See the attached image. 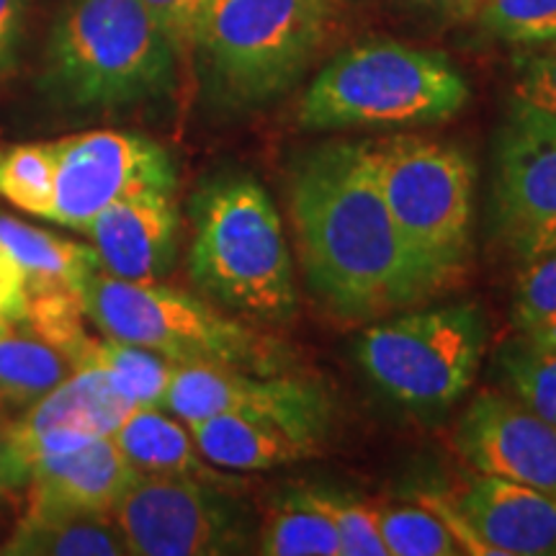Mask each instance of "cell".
<instances>
[{
  "label": "cell",
  "instance_id": "obj_1",
  "mask_svg": "<svg viewBox=\"0 0 556 556\" xmlns=\"http://www.w3.org/2000/svg\"><path fill=\"white\" fill-rule=\"evenodd\" d=\"M289 208L312 294L336 317L381 319L451 287L394 222L366 142L304 152L289 176Z\"/></svg>",
  "mask_w": 556,
  "mask_h": 556
},
{
  "label": "cell",
  "instance_id": "obj_2",
  "mask_svg": "<svg viewBox=\"0 0 556 556\" xmlns=\"http://www.w3.org/2000/svg\"><path fill=\"white\" fill-rule=\"evenodd\" d=\"M178 60L142 0H67L47 41L41 88L73 109L137 106L176 88Z\"/></svg>",
  "mask_w": 556,
  "mask_h": 556
},
{
  "label": "cell",
  "instance_id": "obj_3",
  "mask_svg": "<svg viewBox=\"0 0 556 556\" xmlns=\"http://www.w3.org/2000/svg\"><path fill=\"white\" fill-rule=\"evenodd\" d=\"M193 283L225 309L261 323H289L299 299L283 222L250 176H219L191 204Z\"/></svg>",
  "mask_w": 556,
  "mask_h": 556
},
{
  "label": "cell",
  "instance_id": "obj_4",
  "mask_svg": "<svg viewBox=\"0 0 556 556\" xmlns=\"http://www.w3.org/2000/svg\"><path fill=\"white\" fill-rule=\"evenodd\" d=\"M467 75L446 54L394 39H366L312 78L296 122L312 131L426 127L467 109Z\"/></svg>",
  "mask_w": 556,
  "mask_h": 556
},
{
  "label": "cell",
  "instance_id": "obj_5",
  "mask_svg": "<svg viewBox=\"0 0 556 556\" xmlns=\"http://www.w3.org/2000/svg\"><path fill=\"white\" fill-rule=\"evenodd\" d=\"M336 21V0H212L193 54L222 101L255 109L302 80Z\"/></svg>",
  "mask_w": 556,
  "mask_h": 556
},
{
  "label": "cell",
  "instance_id": "obj_6",
  "mask_svg": "<svg viewBox=\"0 0 556 556\" xmlns=\"http://www.w3.org/2000/svg\"><path fill=\"white\" fill-rule=\"evenodd\" d=\"M86 317L106 338L142 345L176 364H214L283 374L289 351L266 332L165 283L124 281L96 270L80 287Z\"/></svg>",
  "mask_w": 556,
  "mask_h": 556
},
{
  "label": "cell",
  "instance_id": "obj_7",
  "mask_svg": "<svg viewBox=\"0 0 556 556\" xmlns=\"http://www.w3.org/2000/svg\"><path fill=\"white\" fill-rule=\"evenodd\" d=\"M486 338L490 325L475 302L413 307L368 325L356 340V361L400 407L438 415L475 384Z\"/></svg>",
  "mask_w": 556,
  "mask_h": 556
},
{
  "label": "cell",
  "instance_id": "obj_8",
  "mask_svg": "<svg viewBox=\"0 0 556 556\" xmlns=\"http://www.w3.org/2000/svg\"><path fill=\"white\" fill-rule=\"evenodd\" d=\"M368 163L409 245L448 283L471 255L475 165L462 150L417 135L366 139Z\"/></svg>",
  "mask_w": 556,
  "mask_h": 556
},
{
  "label": "cell",
  "instance_id": "obj_9",
  "mask_svg": "<svg viewBox=\"0 0 556 556\" xmlns=\"http://www.w3.org/2000/svg\"><path fill=\"white\" fill-rule=\"evenodd\" d=\"M111 516L137 556H219L250 546L242 507L204 479L137 475Z\"/></svg>",
  "mask_w": 556,
  "mask_h": 556
},
{
  "label": "cell",
  "instance_id": "obj_10",
  "mask_svg": "<svg viewBox=\"0 0 556 556\" xmlns=\"http://www.w3.org/2000/svg\"><path fill=\"white\" fill-rule=\"evenodd\" d=\"M492 217L520 266L556 248V116L518 99L497 135Z\"/></svg>",
  "mask_w": 556,
  "mask_h": 556
},
{
  "label": "cell",
  "instance_id": "obj_11",
  "mask_svg": "<svg viewBox=\"0 0 556 556\" xmlns=\"http://www.w3.org/2000/svg\"><path fill=\"white\" fill-rule=\"evenodd\" d=\"M54 204L50 222L86 229L114 201L144 191H176V163L155 139L93 129L54 139Z\"/></svg>",
  "mask_w": 556,
  "mask_h": 556
},
{
  "label": "cell",
  "instance_id": "obj_12",
  "mask_svg": "<svg viewBox=\"0 0 556 556\" xmlns=\"http://www.w3.org/2000/svg\"><path fill=\"white\" fill-rule=\"evenodd\" d=\"M160 407L186 426L217 415L270 417L319 441L330 422L328 394L312 381L214 364H176Z\"/></svg>",
  "mask_w": 556,
  "mask_h": 556
},
{
  "label": "cell",
  "instance_id": "obj_13",
  "mask_svg": "<svg viewBox=\"0 0 556 556\" xmlns=\"http://www.w3.org/2000/svg\"><path fill=\"white\" fill-rule=\"evenodd\" d=\"M451 446L471 471L556 497V426L513 394L479 392L451 430Z\"/></svg>",
  "mask_w": 556,
  "mask_h": 556
},
{
  "label": "cell",
  "instance_id": "obj_14",
  "mask_svg": "<svg viewBox=\"0 0 556 556\" xmlns=\"http://www.w3.org/2000/svg\"><path fill=\"white\" fill-rule=\"evenodd\" d=\"M135 405L99 366H80L52 392L11 420L13 438L29 458L62 454L106 438Z\"/></svg>",
  "mask_w": 556,
  "mask_h": 556
},
{
  "label": "cell",
  "instance_id": "obj_15",
  "mask_svg": "<svg viewBox=\"0 0 556 556\" xmlns=\"http://www.w3.org/2000/svg\"><path fill=\"white\" fill-rule=\"evenodd\" d=\"M446 497L486 556H556V497L546 492L471 471Z\"/></svg>",
  "mask_w": 556,
  "mask_h": 556
},
{
  "label": "cell",
  "instance_id": "obj_16",
  "mask_svg": "<svg viewBox=\"0 0 556 556\" xmlns=\"http://www.w3.org/2000/svg\"><path fill=\"white\" fill-rule=\"evenodd\" d=\"M83 232L99 253L101 270L124 281L155 283L176 263L180 214L173 193L144 191L109 204Z\"/></svg>",
  "mask_w": 556,
  "mask_h": 556
},
{
  "label": "cell",
  "instance_id": "obj_17",
  "mask_svg": "<svg viewBox=\"0 0 556 556\" xmlns=\"http://www.w3.org/2000/svg\"><path fill=\"white\" fill-rule=\"evenodd\" d=\"M137 471L106 438L62 454L34 458L29 467L31 516H73V513H111Z\"/></svg>",
  "mask_w": 556,
  "mask_h": 556
},
{
  "label": "cell",
  "instance_id": "obj_18",
  "mask_svg": "<svg viewBox=\"0 0 556 556\" xmlns=\"http://www.w3.org/2000/svg\"><path fill=\"white\" fill-rule=\"evenodd\" d=\"M199 454L229 471H268L317 454L323 441L270 417L217 415L189 422Z\"/></svg>",
  "mask_w": 556,
  "mask_h": 556
},
{
  "label": "cell",
  "instance_id": "obj_19",
  "mask_svg": "<svg viewBox=\"0 0 556 556\" xmlns=\"http://www.w3.org/2000/svg\"><path fill=\"white\" fill-rule=\"evenodd\" d=\"M111 441L137 475L219 482L199 454L191 430L180 426L178 417L165 415L163 407H135L111 433Z\"/></svg>",
  "mask_w": 556,
  "mask_h": 556
},
{
  "label": "cell",
  "instance_id": "obj_20",
  "mask_svg": "<svg viewBox=\"0 0 556 556\" xmlns=\"http://www.w3.org/2000/svg\"><path fill=\"white\" fill-rule=\"evenodd\" d=\"M3 554L13 556H122L127 539L111 513L31 516L21 520Z\"/></svg>",
  "mask_w": 556,
  "mask_h": 556
},
{
  "label": "cell",
  "instance_id": "obj_21",
  "mask_svg": "<svg viewBox=\"0 0 556 556\" xmlns=\"http://www.w3.org/2000/svg\"><path fill=\"white\" fill-rule=\"evenodd\" d=\"M0 245L24 270L26 287H65L78 289L96 270H101L99 253L93 245L65 240L60 235L26 225L11 214H0Z\"/></svg>",
  "mask_w": 556,
  "mask_h": 556
},
{
  "label": "cell",
  "instance_id": "obj_22",
  "mask_svg": "<svg viewBox=\"0 0 556 556\" xmlns=\"http://www.w3.org/2000/svg\"><path fill=\"white\" fill-rule=\"evenodd\" d=\"M75 361L39 336H0V417L16 420L75 371Z\"/></svg>",
  "mask_w": 556,
  "mask_h": 556
},
{
  "label": "cell",
  "instance_id": "obj_23",
  "mask_svg": "<svg viewBox=\"0 0 556 556\" xmlns=\"http://www.w3.org/2000/svg\"><path fill=\"white\" fill-rule=\"evenodd\" d=\"M258 552L266 556H340V539L307 490H291L268 505Z\"/></svg>",
  "mask_w": 556,
  "mask_h": 556
},
{
  "label": "cell",
  "instance_id": "obj_24",
  "mask_svg": "<svg viewBox=\"0 0 556 556\" xmlns=\"http://www.w3.org/2000/svg\"><path fill=\"white\" fill-rule=\"evenodd\" d=\"M505 392L556 426V332H518L497 356Z\"/></svg>",
  "mask_w": 556,
  "mask_h": 556
},
{
  "label": "cell",
  "instance_id": "obj_25",
  "mask_svg": "<svg viewBox=\"0 0 556 556\" xmlns=\"http://www.w3.org/2000/svg\"><path fill=\"white\" fill-rule=\"evenodd\" d=\"M86 309H83L80 291L65 283L52 287H26V309L21 325H26L34 336L60 348L75 361V366H86L96 338H90L83 325Z\"/></svg>",
  "mask_w": 556,
  "mask_h": 556
},
{
  "label": "cell",
  "instance_id": "obj_26",
  "mask_svg": "<svg viewBox=\"0 0 556 556\" xmlns=\"http://www.w3.org/2000/svg\"><path fill=\"white\" fill-rule=\"evenodd\" d=\"M86 366H99L135 407H160L170 384L176 361L150 348L106 338L96 340Z\"/></svg>",
  "mask_w": 556,
  "mask_h": 556
},
{
  "label": "cell",
  "instance_id": "obj_27",
  "mask_svg": "<svg viewBox=\"0 0 556 556\" xmlns=\"http://www.w3.org/2000/svg\"><path fill=\"white\" fill-rule=\"evenodd\" d=\"M0 197L50 219L54 204V148L52 142L0 144Z\"/></svg>",
  "mask_w": 556,
  "mask_h": 556
},
{
  "label": "cell",
  "instance_id": "obj_28",
  "mask_svg": "<svg viewBox=\"0 0 556 556\" xmlns=\"http://www.w3.org/2000/svg\"><path fill=\"white\" fill-rule=\"evenodd\" d=\"M379 510V531L387 556H456L462 546L426 503L387 505Z\"/></svg>",
  "mask_w": 556,
  "mask_h": 556
},
{
  "label": "cell",
  "instance_id": "obj_29",
  "mask_svg": "<svg viewBox=\"0 0 556 556\" xmlns=\"http://www.w3.org/2000/svg\"><path fill=\"white\" fill-rule=\"evenodd\" d=\"M475 24L513 47L548 45L556 41V0H482Z\"/></svg>",
  "mask_w": 556,
  "mask_h": 556
},
{
  "label": "cell",
  "instance_id": "obj_30",
  "mask_svg": "<svg viewBox=\"0 0 556 556\" xmlns=\"http://www.w3.org/2000/svg\"><path fill=\"white\" fill-rule=\"evenodd\" d=\"M518 332H556V248L523 263L510 307Z\"/></svg>",
  "mask_w": 556,
  "mask_h": 556
},
{
  "label": "cell",
  "instance_id": "obj_31",
  "mask_svg": "<svg viewBox=\"0 0 556 556\" xmlns=\"http://www.w3.org/2000/svg\"><path fill=\"white\" fill-rule=\"evenodd\" d=\"M307 495L336 526L340 556H387L377 505H366L361 500L323 490H307Z\"/></svg>",
  "mask_w": 556,
  "mask_h": 556
},
{
  "label": "cell",
  "instance_id": "obj_32",
  "mask_svg": "<svg viewBox=\"0 0 556 556\" xmlns=\"http://www.w3.org/2000/svg\"><path fill=\"white\" fill-rule=\"evenodd\" d=\"M513 99L556 116V41L518 47L513 58Z\"/></svg>",
  "mask_w": 556,
  "mask_h": 556
},
{
  "label": "cell",
  "instance_id": "obj_33",
  "mask_svg": "<svg viewBox=\"0 0 556 556\" xmlns=\"http://www.w3.org/2000/svg\"><path fill=\"white\" fill-rule=\"evenodd\" d=\"M142 3L170 37L178 58L191 54L199 21L212 0H142Z\"/></svg>",
  "mask_w": 556,
  "mask_h": 556
},
{
  "label": "cell",
  "instance_id": "obj_34",
  "mask_svg": "<svg viewBox=\"0 0 556 556\" xmlns=\"http://www.w3.org/2000/svg\"><path fill=\"white\" fill-rule=\"evenodd\" d=\"M29 458L18 448L11 422L0 417V500L16 495L29 482Z\"/></svg>",
  "mask_w": 556,
  "mask_h": 556
},
{
  "label": "cell",
  "instance_id": "obj_35",
  "mask_svg": "<svg viewBox=\"0 0 556 556\" xmlns=\"http://www.w3.org/2000/svg\"><path fill=\"white\" fill-rule=\"evenodd\" d=\"M26 309V278L11 253L0 245V317L21 325Z\"/></svg>",
  "mask_w": 556,
  "mask_h": 556
},
{
  "label": "cell",
  "instance_id": "obj_36",
  "mask_svg": "<svg viewBox=\"0 0 556 556\" xmlns=\"http://www.w3.org/2000/svg\"><path fill=\"white\" fill-rule=\"evenodd\" d=\"M31 0H0V73L16 62Z\"/></svg>",
  "mask_w": 556,
  "mask_h": 556
},
{
  "label": "cell",
  "instance_id": "obj_37",
  "mask_svg": "<svg viewBox=\"0 0 556 556\" xmlns=\"http://www.w3.org/2000/svg\"><path fill=\"white\" fill-rule=\"evenodd\" d=\"M409 3L451 21H475V13L482 0H409Z\"/></svg>",
  "mask_w": 556,
  "mask_h": 556
},
{
  "label": "cell",
  "instance_id": "obj_38",
  "mask_svg": "<svg viewBox=\"0 0 556 556\" xmlns=\"http://www.w3.org/2000/svg\"><path fill=\"white\" fill-rule=\"evenodd\" d=\"M9 330H13V325L5 317H0V336H3V332H9Z\"/></svg>",
  "mask_w": 556,
  "mask_h": 556
}]
</instances>
